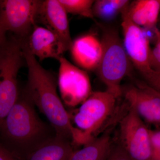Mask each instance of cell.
Returning a JSON list of instances; mask_svg holds the SVG:
<instances>
[{"label":"cell","instance_id":"12","mask_svg":"<svg viewBox=\"0 0 160 160\" xmlns=\"http://www.w3.org/2000/svg\"><path fill=\"white\" fill-rule=\"evenodd\" d=\"M20 42L22 48L41 61L49 58L58 60L66 51L55 34L45 27L37 25L29 35L27 42L25 44Z\"/></svg>","mask_w":160,"mask_h":160},{"label":"cell","instance_id":"19","mask_svg":"<svg viewBox=\"0 0 160 160\" xmlns=\"http://www.w3.org/2000/svg\"><path fill=\"white\" fill-rule=\"evenodd\" d=\"M152 160H160V128L149 129Z\"/></svg>","mask_w":160,"mask_h":160},{"label":"cell","instance_id":"7","mask_svg":"<svg viewBox=\"0 0 160 160\" xmlns=\"http://www.w3.org/2000/svg\"><path fill=\"white\" fill-rule=\"evenodd\" d=\"M41 1L0 0V22L5 31L19 39L30 34L35 26Z\"/></svg>","mask_w":160,"mask_h":160},{"label":"cell","instance_id":"2","mask_svg":"<svg viewBox=\"0 0 160 160\" xmlns=\"http://www.w3.org/2000/svg\"><path fill=\"white\" fill-rule=\"evenodd\" d=\"M4 142L11 149L28 158L56 136L54 128L40 118L25 91L0 124Z\"/></svg>","mask_w":160,"mask_h":160},{"label":"cell","instance_id":"15","mask_svg":"<svg viewBox=\"0 0 160 160\" xmlns=\"http://www.w3.org/2000/svg\"><path fill=\"white\" fill-rule=\"evenodd\" d=\"M74 151L70 141L56 136L32 152L27 160H69Z\"/></svg>","mask_w":160,"mask_h":160},{"label":"cell","instance_id":"18","mask_svg":"<svg viewBox=\"0 0 160 160\" xmlns=\"http://www.w3.org/2000/svg\"><path fill=\"white\" fill-rule=\"evenodd\" d=\"M67 13L79 15L85 18H93L92 0H59Z\"/></svg>","mask_w":160,"mask_h":160},{"label":"cell","instance_id":"5","mask_svg":"<svg viewBox=\"0 0 160 160\" xmlns=\"http://www.w3.org/2000/svg\"><path fill=\"white\" fill-rule=\"evenodd\" d=\"M23 57L20 42L14 39L0 46V124L20 95L18 75Z\"/></svg>","mask_w":160,"mask_h":160},{"label":"cell","instance_id":"21","mask_svg":"<svg viewBox=\"0 0 160 160\" xmlns=\"http://www.w3.org/2000/svg\"><path fill=\"white\" fill-rule=\"evenodd\" d=\"M106 160H132L119 143L112 146Z\"/></svg>","mask_w":160,"mask_h":160},{"label":"cell","instance_id":"25","mask_svg":"<svg viewBox=\"0 0 160 160\" xmlns=\"http://www.w3.org/2000/svg\"><path fill=\"white\" fill-rule=\"evenodd\" d=\"M155 34L156 36L157 37V40H160V31H159V30H157L155 32Z\"/></svg>","mask_w":160,"mask_h":160},{"label":"cell","instance_id":"1","mask_svg":"<svg viewBox=\"0 0 160 160\" xmlns=\"http://www.w3.org/2000/svg\"><path fill=\"white\" fill-rule=\"evenodd\" d=\"M22 49L28 69L25 90L28 97L49 120L57 136L75 145H86L87 142L83 132L72 125L70 115L58 94V82L54 75L44 69L35 57Z\"/></svg>","mask_w":160,"mask_h":160},{"label":"cell","instance_id":"23","mask_svg":"<svg viewBox=\"0 0 160 160\" xmlns=\"http://www.w3.org/2000/svg\"><path fill=\"white\" fill-rule=\"evenodd\" d=\"M0 160H15L10 152L0 143Z\"/></svg>","mask_w":160,"mask_h":160},{"label":"cell","instance_id":"8","mask_svg":"<svg viewBox=\"0 0 160 160\" xmlns=\"http://www.w3.org/2000/svg\"><path fill=\"white\" fill-rule=\"evenodd\" d=\"M58 61V84L62 102L70 108L81 105L92 92L89 76L63 56Z\"/></svg>","mask_w":160,"mask_h":160},{"label":"cell","instance_id":"20","mask_svg":"<svg viewBox=\"0 0 160 160\" xmlns=\"http://www.w3.org/2000/svg\"><path fill=\"white\" fill-rule=\"evenodd\" d=\"M142 76L144 79L143 83L160 93V73L151 69Z\"/></svg>","mask_w":160,"mask_h":160},{"label":"cell","instance_id":"16","mask_svg":"<svg viewBox=\"0 0 160 160\" xmlns=\"http://www.w3.org/2000/svg\"><path fill=\"white\" fill-rule=\"evenodd\" d=\"M109 134H103L73 152L69 160H106L112 146Z\"/></svg>","mask_w":160,"mask_h":160},{"label":"cell","instance_id":"26","mask_svg":"<svg viewBox=\"0 0 160 160\" xmlns=\"http://www.w3.org/2000/svg\"><path fill=\"white\" fill-rule=\"evenodd\" d=\"M156 92L158 94V95L160 97V93H159V92H157V91H156Z\"/></svg>","mask_w":160,"mask_h":160},{"label":"cell","instance_id":"6","mask_svg":"<svg viewBox=\"0 0 160 160\" xmlns=\"http://www.w3.org/2000/svg\"><path fill=\"white\" fill-rule=\"evenodd\" d=\"M121 118L119 144L132 160H152L149 129L133 109Z\"/></svg>","mask_w":160,"mask_h":160},{"label":"cell","instance_id":"9","mask_svg":"<svg viewBox=\"0 0 160 160\" xmlns=\"http://www.w3.org/2000/svg\"><path fill=\"white\" fill-rule=\"evenodd\" d=\"M128 9L122 13L123 46L130 62L142 75L152 69L149 38L142 27L129 19L126 13Z\"/></svg>","mask_w":160,"mask_h":160},{"label":"cell","instance_id":"14","mask_svg":"<svg viewBox=\"0 0 160 160\" xmlns=\"http://www.w3.org/2000/svg\"><path fill=\"white\" fill-rule=\"evenodd\" d=\"M160 12V0H138L130 3L126 13L136 25L155 32Z\"/></svg>","mask_w":160,"mask_h":160},{"label":"cell","instance_id":"10","mask_svg":"<svg viewBox=\"0 0 160 160\" xmlns=\"http://www.w3.org/2000/svg\"><path fill=\"white\" fill-rule=\"evenodd\" d=\"M128 107L141 118L160 128V97L156 92L143 82L122 90Z\"/></svg>","mask_w":160,"mask_h":160},{"label":"cell","instance_id":"17","mask_svg":"<svg viewBox=\"0 0 160 160\" xmlns=\"http://www.w3.org/2000/svg\"><path fill=\"white\" fill-rule=\"evenodd\" d=\"M128 0H97L92 6L94 17L103 20H110L119 13H123L129 8Z\"/></svg>","mask_w":160,"mask_h":160},{"label":"cell","instance_id":"24","mask_svg":"<svg viewBox=\"0 0 160 160\" xmlns=\"http://www.w3.org/2000/svg\"><path fill=\"white\" fill-rule=\"evenodd\" d=\"M6 32L4 29L0 22V46L5 45L7 42L6 37Z\"/></svg>","mask_w":160,"mask_h":160},{"label":"cell","instance_id":"4","mask_svg":"<svg viewBox=\"0 0 160 160\" xmlns=\"http://www.w3.org/2000/svg\"><path fill=\"white\" fill-rule=\"evenodd\" d=\"M118 99L107 91L92 92L89 98L70 115L72 122L83 132L87 143L97 138L117 109Z\"/></svg>","mask_w":160,"mask_h":160},{"label":"cell","instance_id":"3","mask_svg":"<svg viewBox=\"0 0 160 160\" xmlns=\"http://www.w3.org/2000/svg\"><path fill=\"white\" fill-rule=\"evenodd\" d=\"M101 41L102 53L97 69L98 75L106 91L118 99L122 95L121 82L130 73L131 62L115 30H104Z\"/></svg>","mask_w":160,"mask_h":160},{"label":"cell","instance_id":"22","mask_svg":"<svg viewBox=\"0 0 160 160\" xmlns=\"http://www.w3.org/2000/svg\"><path fill=\"white\" fill-rule=\"evenodd\" d=\"M149 64L152 69L160 73V40L157 41L155 46L151 49Z\"/></svg>","mask_w":160,"mask_h":160},{"label":"cell","instance_id":"13","mask_svg":"<svg viewBox=\"0 0 160 160\" xmlns=\"http://www.w3.org/2000/svg\"><path fill=\"white\" fill-rule=\"evenodd\" d=\"M70 50L72 56L78 65L83 69H97L102 53L101 41L94 35L86 34L72 42Z\"/></svg>","mask_w":160,"mask_h":160},{"label":"cell","instance_id":"11","mask_svg":"<svg viewBox=\"0 0 160 160\" xmlns=\"http://www.w3.org/2000/svg\"><path fill=\"white\" fill-rule=\"evenodd\" d=\"M37 20L59 38L66 51L70 49L72 41L67 13L59 0L41 1Z\"/></svg>","mask_w":160,"mask_h":160}]
</instances>
